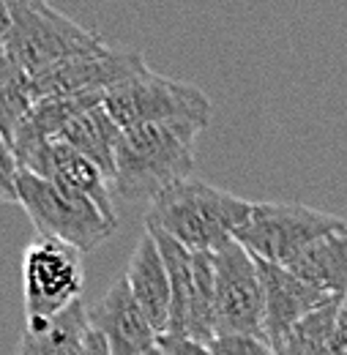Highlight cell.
<instances>
[{"instance_id":"6da1fadb","label":"cell","mask_w":347,"mask_h":355,"mask_svg":"<svg viewBox=\"0 0 347 355\" xmlns=\"http://www.w3.org/2000/svg\"><path fill=\"white\" fill-rule=\"evenodd\" d=\"M205 126L192 121L124 129L115 150L112 191L129 202H153L170 186L189 180L194 145Z\"/></svg>"},{"instance_id":"7a4b0ae2","label":"cell","mask_w":347,"mask_h":355,"mask_svg":"<svg viewBox=\"0 0 347 355\" xmlns=\"http://www.w3.org/2000/svg\"><path fill=\"white\" fill-rule=\"evenodd\" d=\"M249 200L205 180H180L162 191L145 214V227L170 235L189 252H219L252 214Z\"/></svg>"},{"instance_id":"3957f363","label":"cell","mask_w":347,"mask_h":355,"mask_svg":"<svg viewBox=\"0 0 347 355\" xmlns=\"http://www.w3.org/2000/svg\"><path fill=\"white\" fill-rule=\"evenodd\" d=\"M11 8V31L0 52L31 77L52 71L66 60L107 49L96 33L55 11L46 0H14Z\"/></svg>"},{"instance_id":"277c9868","label":"cell","mask_w":347,"mask_h":355,"mask_svg":"<svg viewBox=\"0 0 347 355\" xmlns=\"http://www.w3.org/2000/svg\"><path fill=\"white\" fill-rule=\"evenodd\" d=\"M19 205L31 216L39 235L58 238L83 254L101 246L115 230L118 222H112L90 197L66 189L55 180L22 173L17 183Z\"/></svg>"},{"instance_id":"5b68a950","label":"cell","mask_w":347,"mask_h":355,"mask_svg":"<svg viewBox=\"0 0 347 355\" xmlns=\"http://www.w3.org/2000/svg\"><path fill=\"white\" fill-rule=\"evenodd\" d=\"M347 219L301 202H255L235 241L262 263L287 268L312 243L345 227Z\"/></svg>"},{"instance_id":"8992f818","label":"cell","mask_w":347,"mask_h":355,"mask_svg":"<svg viewBox=\"0 0 347 355\" xmlns=\"http://www.w3.org/2000/svg\"><path fill=\"white\" fill-rule=\"evenodd\" d=\"M104 107L121 129L173 121H192L208 126L214 110L211 98L197 85L156 74L151 69L107 90Z\"/></svg>"},{"instance_id":"52a82bcc","label":"cell","mask_w":347,"mask_h":355,"mask_svg":"<svg viewBox=\"0 0 347 355\" xmlns=\"http://www.w3.org/2000/svg\"><path fill=\"white\" fill-rule=\"evenodd\" d=\"M83 252L49 238L39 235L28 243L22 254V298H25V317L28 320H46L71 304L80 301L83 293Z\"/></svg>"},{"instance_id":"ba28073f","label":"cell","mask_w":347,"mask_h":355,"mask_svg":"<svg viewBox=\"0 0 347 355\" xmlns=\"http://www.w3.org/2000/svg\"><path fill=\"white\" fill-rule=\"evenodd\" d=\"M217 287V336L244 334L265 339V293L260 268L238 241L214 252Z\"/></svg>"},{"instance_id":"9c48e42d","label":"cell","mask_w":347,"mask_h":355,"mask_svg":"<svg viewBox=\"0 0 347 355\" xmlns=\"http://www.w3.org/2000/svg\"><path fill=\"white\" fill-rule=\"evenodd\" d=\"M142 71H148V63L139 52L107 46L104 52L66 60V63L55 66L52 71L33 77V93H36V101L63 98V96H85V93L107 96L110 88L126 83Z\"/></svg>"},{"instance_id":"30bf717a","label":"cell","mask_w":347,"mask_h":355,"mask_svg":"<svg viewBox=\"0 0 347 355\" xmlns=\"http://www.w3.org/2000/svg\"><path fill=\"white\" fill-rule=\"evenodd\" d=\"M257 268H260L262 293H265V342L282 355L293 331L309 314L323 309L334 298L306 284L290 268L271 266L262 260H257Z\"/></svg>"},{"instance_id":"8fae6325","label":"cell","mask_w":347,"mask_h":355,"mask_svg":"<svg viewBox=\"0 0 347 355\" xmlns=\"http://www.w3.org/2000/svg\"><path fill=\"white\" fill-rule=\"evenodd\" d=\"M19 167L22 173L55 180L66 189H74L80 194L90 197L112 222L115 219V208H112V178L107 175L99 164H93L83 153H77L74 148H69L66 142L49 139L39 148L28 150L25 156H19Z\"/></svg>"},{"instance_id":"7c38bea8","label":"cell","mask_w":347,"mask_h":355,"mask_svg":"<svg viewBox=\"0 0 347 355\" xmlns=\"http://www.w3.org/2000/svg\"><path fill=\"white\" fill-rule=\"evenodd\" d=\"M93 331H99L112 355H148L159 345V331L134 301L126 279H118L93 306H87Z\"/></svg>"},{"instance_id":"4fadbf2b","label":"cell","mask_w":347,"mask_h":355,"mask_svg":"<svg viewBox=\"0 0 347 355\" xmlns=\"http://www.w3.org/2000/svg\"><path fill=\"white\" fill-rule=\"evenodd\" d=\"M126 284H129L134 301L151 325L164 336L170 331V309H173V290H170V273L162 260V252L156 246V238L145 230L137 241V249L131 254V263L126 268Z\"/></svg>"},{"instance_id":"5bb4252c","label":"cell","mask_w":347,"mask_h":355,"mask_svg":"<svg viewBox=\"0 0 347 355\" xmlns=\"http://www.w3.org/2000/svg\"><path fill=\"white\" fill-rule=\"evenodd\" d=\"M87 334H90L87 306L77 301L55 317L28 320L14 355H83Z\"/></svg>"},{"instance_id":"9a60e30c","label":"cell","mask_w":347,"mask_h":355,"mask_svg":"<svg viewBox=\"0 0 347 355\" xmlns=\"http://www.w3.org/2000/svg\"><path fill=\"white\" fill-rule=\"evenodd\" d=\"M124 129L115 123V118L107 112L104 104H96L77 118H71L63 132L58 134V142H66L77 153H83L93 164H99L107 175H115V150L121 142Z\"/></svg>"},{"instance_id":"2e32d148","label":"cell","mask_w":347,"mask_h":355,"mask_svg":"<svg viewBox=\"0 0 347 355\" xmlns=\"http://www.w3.org/2000/svg\"><path fill=\"white\" fill-rule=\"evenodd\" d=\"M290 270L301 276L306 284L325 293L328 298L347 295V224L328 232L312 243L298 260L290 263Z\"/></svg>"},{"instance_id":"e0dca14e","label":"cell","mask_w":347,"mask_h":355,"mask_svg":"<svg viewBox=\"0 0 347 355\" xmlns=\"http://www.w3.org/2000/svg\"><path fill=\"white\" fill-rule=\"evenodd\" d=\"M33 77L0 52V132L6 134L8 142H14V134L33 110Z\"/></svg>"},{"instance_id":"ac0fdd59","label":"cell","mask_w":347,"mask_h":355,"mask_svg":"<svg viewBox=\"0 0 347 355\" xmlns=\"http://www.w3.org/2000/svg\"><path fill=\"white\" fill-rule=\"evenodd\" d=\"M208 350L214 355H279L265 339L244 334H221L208 342Z\"/></svg>"},{"instance_id":"d6986e66","label":"cell","mask_w":347,"mask_h":355,"mask_svg":"<svg viewBox=\"0 0 347 355\" xmlns=\"http://www.w3.org/2000/svg\"><path fill=\"white\" fill-rule=\"evenodd\" d=\"M19 175H22V167H19V159L14 153V145L0 132V205H6V202L19 205V194H17Z\"/></svg>"},{"instance_id":"ffe728a7","label":"cell","mask_w":347,"mask_h":355,"mask_svg":"<svg viewBox=\"0 0 347 355\" xmlns=\"http://www.w3.org/2000/svg\"><path fill=\"white\" fill-rule=\"evenodd\" d=\"M159 347L167 355H214L205 342H197V339H189V336H175V334L159 336Z\"/></svg>"},{"instance_id":"44dd1931","label":"cell","mask_w":347,"mask_h":355,"mask_svg":"<svg viewBox=\"0 0 347 355\" xmlns=\"http://www.w3.org/2000/svg\"><path fill=\"white\" fill-rule=\"evenodd\" d=\"M83 355H112L110 345H107V339H104L99 331H93V325H90V334H87V339H85Z\"/></svg>"},{"instance_id":"7402d4cb","label":"cell","mask_w":347,"mask_h":355,"mask_svg":"<svg viewBox=\"0 0 347 355\" xmlns=\"http://www.w3.org/2000/svg\"><path fill=\"white\" fill-rule=\"evenodd\" d=\"M14 0H0V49L6 44V36L11 31V17H14V8H11Z\"/></svg>"},{"instance_id":"603a6c76","label":"cell","mask_w":347,"mask_h":355,"mask_svg":"<svg viewBox=\"0 0 347 355\" xmlns=\"http://www.w3.org/2000/svg\"><path fill=\"white\" fill-rule=\"evenodd\" d=\"M148 355H167V353H164V350H162V347L156 345V347H153V350H151V353H148Z\"/></svg>"}]
</instances>
